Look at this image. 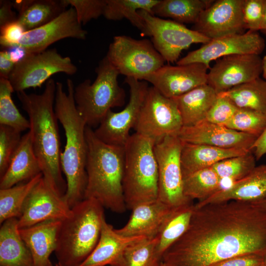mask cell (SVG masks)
I'll return each mask as SVG.
<instances>
[{"mask_svg": "<svg viewBox=\"0 0 266 266\" xmlns=\"http://www.w3.org/2000/svg\"><path fill=\"white\" fill-rule=\"evenodd\" d=\"M266 252V210L231 200L194 206L185 233L164 253V266H213L228 259Z\"/></svg>", "mask_w": 266, "mask_h": 266, "instance_id": "obj_1", "label": "cell"}, {"mask_svg": "<svg viewBox=\"0 0 266 266\" xmlns=\"http://www.w3.org/2000/svg\"><path fill=\"white\" fill-rule=\"evenodd\" d=\"M56 89V82L50 78L41 94L21 91L17 95L29 116L33 146L43 179L54 192L64 197L67 184L61 166L59 121L54 108Z\"/></svg>", "mask_w": 266, "mask_h": 266, "instance_id": "obj_2", "label": "cell"}, {"mask_svg": "<svg viewBox=\"0 0 266 266\" xmlns=\"http://www.w3.org/2000/svg\"><path fill=\"white\" fill-rule=\"evenodd\" d=\"M66 86V92L63 84L56 82L54 109L66 135L65 149L61 154V166L67 184L64 198L71 208L84 198L88 147L85 134L87 125L76 108L75 86L71 79H67Z\"/></svg>", "mask_w": 266, "mask_h": 266, "instance_id": "obj_3", "label": "cell"}, {"mask_svg": "<svg viewBox=\"0 0 266 266\" xmlns=\"http://www.w3.org/2000/svg\"><path fill=\"white\" fill-rule=\"evenodd\" d=\"M85 134L88 147L87 179L84 199H94L104 208L123 213L127 209L122 185L124 146L102 142L87 126Z\"/></svg>", "mask_w": 266, "mask_h": 266, "instance_id": "obj_4", "label": "cell"}, {"mask_svg": "<svg viewBox=\"0 0 266 266\" xmlns=\"http://www.w3.org/2000/svg\"><path fill=\"white\" fill-rule=\"evenodd\" d=\"M105 219L104 207L94 199H84L61 221L55 253L61 266H79L100 239Z\"/></svg>", "mask_w": 266, "mask_h": 266, "instance_id": "obj_5", "label": "cell"}, {"mask_svg": "<svg viewBox=\"0 0 266 266\" xmlns=\"http://www.w3.org/2000/svg\"><path fill=\"white\" fill-rule=\"evenodd\" d=\"M154 145L151 140L135 133L124 146L122 185L128 209L158 200V168Z\"/></svg>", "mask_w": 266, "mask_h": 266, "instance_id": "obj_6", "label": "cell"}, {"mask_svg": "<svg viewBox=\"0 0 266 266\" xmlns=\"http://www.w3.org/2000/svg\"><path fill=\"white\" fill-rule=\"evenodd\" d=\"M96 73L92 83L85 79L75 87L74 92L77 110L91 128L98 127L112 108L123 106L126 97L118 83L119 73L106 56L100 62Z\"/></svg>", "mask_w": 266, "mask_h": 266, "instance_id": "obj_7", "label": "cell"}, {"mask_svg": "<svg viewBox=\"0 0 266 266\" xmlns=\"http://www.w3.org/2000/svg\"><path fill=\"white\" fill-rule=\"evenodd\" d=\"M106 56L119 74L139 80H144L166 62L151 41L127 35L114 36Z\"/></svg>", "mask_w": 266, "mask_h": 266, "instance_id": "obj_8", "label": "cell"}, {"mask_svg": "<svg viewBox=\"0 0 266 266\" xmlns=\"http://www.w3.org/2000/svg\"><path fill=\"white\" fill-rule=\"evenodd\" d=\"M183 123L176 103L155 87H149L136 123L135 133L155 144L168 136L178 135Z\"/></svg>", "mask_w": 266, "mask_h": 266, "instance_id": "obj_9", "label": "cell"}, {"mask_svg": "<svg viewBox=\"0 0 266 266\" xmlns=\"http://www.w3.org/2000/svg\"><path fill=\"white\" fill-rule=\"evenodd\" d=\"M77 71L69 57L62 56L55 48L27 54L16 63L8 80L14 91L41 87L54 74L73 75Z\"/></svg>", "mask_w": 266, "mask_h": 266, "instance_id": "obj_10", "label": "cell"}, {"mask_svg": "<svg viewBox=\"0 0 266 266\" xmlns=\"http://www.w3.org/2000/svg\"><path fill=\"white\" fill-rule=\"evenodd\" d=\"M183 141L178 135L168 136L154 145L158 168V200L171 208L193 201L183 193L180 155Z\"/></svg>", "mask_w": 266, "mask_h": 266, "instance_id": "obj_11", "label": "cell"}, {"mask_svg": "<svg viewBox=\"0 0 266 266\" xmlns=\"http://www.w3.org/2000/svg\"><path fill=\"white\" fill-rule=\"evenodd\" d=\"M138 13L146 24L154 47L168 63H176L182 52L192 44H204L211 40L183 24L155 16L143 10H138Z\"/></svg>", "mask_w": 266, "mask_h": 266, "instance_id": "obj_12", "label": "cell"}, {"mask_svg": "<svg viewBox=\"0 0 266 266\" xmlns=\"http://www.w3.org/2000/svg\"><path fill=\"white\" fill-rule=\"evenodd\" d=\"M125 82L130 88L129 102L119 112L109 111L94 131L102 142L123 147L130 136V130L136 123L149 88L147 82L133 77H126Z\"/></svg>", "mask_w": 266, "mask_h": 266, "instance_id": "obj_13", "label": "cell"}, {"mask_svg": "<svg viewBox=\"0 0 266 266\" xmlns=\"http://www.w3.org/2000/svg\"><path fill=\"white\" fill-rule=\"evenodd\" d=\"M265 48V41L258 32L248 31L211 40L199 48L179 59L176 65L210 63L222 57L237 54L260 55Z\"/></svg>", "mask_w": 266, "mask_h": 266, "instance_id": "obj_14", "label": "cell"}, {"mask_svg": "<svg viewBox=\"0 0 266 266\" xmlns=\"http://www.w3.org/2000/svg\"><path fill=\"white\" fill-rule=\"evenodd\" d=\"M263 58L260 55L237 54L216 60L207 73V84L217 94L260 77Z\"/></svg>", "mask_w": 266, "mask_h": 266, "instance_id": "obj_15", "label": "cell"}, {"mask_svg": "<svg viewBox=\"0 0 266 266\" xmlns=\"http://www.w3.org/2000/svg\"><path fill=\"white\" fill-rule=\"evenodd\" d=\"M87 35V32L77 20L75 9L70 7L48 23L25 32L14 47L23 48L27 54L35 53L46 50L61 39L73 38L84 40Z\"/></svg>", "mask_w": 266, "mask_h": 266, "instance_id": "obj_16", "label": "cell"}, {"mask_svg": "<svg viewBox=\"0 0 266 266\" xmlns=\"http://www.w3.org/2000/svg\"><path fill=\"white\" fill-rule=\"evenodd\" d=\"M244 2V0H214L200 14L193 30L210 40L245 33Z\"/></svg>", "mask_w": 266, "mask_h": 266, "instance_id": "obj_17", "label": "cell"}, {"mask_svg": "<svg viewBox=\"0 0 266 266\" xmlns=\"http://www.w3.org/2000/svg\"><path fill=\"white\" fill-rule=\"evenodd\" d=\"M71 208L46 184L43 177L32 189L18 219L19 229L49 220H62L69 216Z\"/></svg>", "mask_w": 266, "mask_h": 266, "instance_id": "obj_18", "label": "cell"}, {"mask_svg": "<svg viewBox=\"0 0 266 266\" xmlns=\"http://www.w3.org/2000/svg\"><path fill=\"white\" fill-rule=\"evenodd\" d=\"M210 67L202 63L164 65L144 81L151 83L163 95L173 98L207 84Z\"/></svg>", "mask_w": 266, "mask_h": 266, "instance_id": "obj_19", "label": "cell"}, {"mask_svg": "<svg viewBox=\"0 0 266 266\" xmlns=\"http://www.w3.org/2000/svg\"><path fill=\"white\" fill-rule=\"evenodd\" d=\"M178 136L188 143L250 150L257 138L205 120L193 126H183Z\"/></svg>", "mask_w": 266, "mask_h": 266, "instance_id": "obj_20", "label": "cell"}, {"mask_svg": "<svg viewBox=\"0 0 266 266\" xmlns=\"http://www.w3.org/2000/svg\"><path fill=\"white\" fill-rule=\"evenodd\" d=\"M173 208L158 200L139 205L132 210L126 224L116 231L127 237H154Z\"/></svg>", "mask_w": 266, "mask_h": 266, "instance_id": "obj_21", "label": "cell"}, {"mask_svg": "<svg viewBox=\"0 0 266 266\" xmlns=\"http://www.w3.org/2000/svg\"><path fill=\"white\" fill-rule=\"evenodd\" d=\"M266 197V164L256 166L246 176L195 204L200 206L237 200L254 202Z\"/></svg>", "mask_w": 266, "mask_h": 266, "instance_id": "obj_22", "label": "cell"}, {"mask_svg": "<svg viewBox=\"0 0 266 266\" xmlns=\"http://www.w3.org/2000/svg\"><path fill=\"white\" fill-rule=\"evenodd\" d=\"M61 221L49 220L19 229L32 255L33 266H53L50 257L56 250Z\"/></svg>", "mask_w": 266, "mask_h": 266, "instance_id": "obj_23", "label": "cell"}, {"mask_svg": "<svg viewBox=\"0 0 266 266\" xmlns=\"http://www.w3.org/2000/svg\"><path fill=\"white\" fill-rule=\"evenodd\" d=\"M41 172L39 161L33 150L31 133L24 134L8 167L0 177V189L28 181Z\"/></svg>", "mask_w": 266, "mask_h": 266, "instance_id": "obj_24", "label": "cell"}, {"mask_svg": "<svg viewBox=\"0 0 266 266\" xmlns=\"http://www.w3.org/2000/svg\"><path fill=\"white\" fill-rule=\"evenodd\" d=\"M250 151L245 149L223 148L183 142L180 155L183 176L212 167L223 160L241 155Z\"/></svg>", "mask_w": 266, "mask_h": 266, "instance_id": "obj_25", "label": "cell"}, {"mask_svg": "<svg viewBox=\"0 0 266 266\" xmlns=\"http://www.w3.org/2000/svg\"><path fill=\"white\" fill-rule=\"evenodd\" d=\"M143 237H127L121 235L105 219L96 246L79 266H112L128 246Z\"/></svg>", "mask_w": 266, "mask_h": 266, "instance_id": "obj_26", "label": "cell"}, {"mask_svg": "<svg viewBox=\"0 0 266 266\" xmlns=\"http://www.w3.org/2000/svg\"><path fill=\"white\" fill-rule=\"evenodd\" d=\"M217 97L215 91L205 84L172 99L176 104L183 126H191L205 119Z\"/></svg>", "mask_w": 266, "mask_h": 266, "instance_id": "obj_27", "label": "cell"}, {"mask_svg": "<svg viewBox=\"0 0 266 266\" xmlns=\"http://www.w3.org/2000/svg\"><path fill=\"white\" fill-rule=\"evenodd\" d=\"M31 252L22 239L18 218L6 220L0 229V266H33Z\"/></svg>", "mask_w": 266, "mask_h": 266, "instance_id": "obj_28", "label": "cell"}, {"mask_svg": "<svg viewBox=\"0 0 266 266\" xmlns=\"http://www.w3.org/2000/svg\"><path fill=\"white\" fill-rule=\"evenodd\" d=\"M12 3L18 12L17 21L26 32L48 23L66 10L62 0H16Z\"/></svg>", "mask_w": 266, "mask_h": 266, "instance_id": "obj_29", "label": "cell"}, {"mask_svg": "<svg viewBox=\"0 0 266 266\" xmlns=\"http://www.w3.org/2000/svg\"><path fill=\"white\" fill-rule=\"evenodd\" d=\"M159 0H106L103 16L108 20L123 19L139 30L143 36H148L146 24L138 13L143 10L153 14V9Z\"/></svg>", "mask_w": 266, "mask_h": 266, "instance_id": "obj_30", "label": "cell"}, {"mask_svg": "<svg viewBox=\"0 0 266 266\" xmlns=\"http://www.w3.org/2000/svg\"><path fill=\"white\" fill-rule=\"evenodd\" d=\"M195 204L193 201L173 208L163 224L158 236L159 242L156 249V256L161 262L166 251L188 229Z\"/></svg>", "mask_w": 266, "mask_h": 266, "instance_id": "obj_31", "label": "cell"}, {"mask_svg": "<svg viewBox=\"0 0 266 266\" xmlns=\"http://www.w3.org/2000/svg\"><path fill=\"white\" fill-rule=\"evenodd\" d=\"M213 0H159L153 9V15L169 18L181 24L193 23Z\"/></svg>", "mask_w": 266, "mask_h": 266, "instance_id": "obj_32", "label": "cell"}, {"mask_svg": "<svg viewBox=\"0 0 266 266\" xmlns=\"http://www.w3.org/2000/svg\"><path fill=\"white\" fill-rule=\"evenodd\" d=\"M237 107L266 113V80L260 77L218 94Z\"/></svg>", "mask_w": 266, "mask_h": 266, "instance_id": "obj_33", "label": "cell"}, {"mask_svg": "<svg viewBox=\"0 0 266 266\" xmlns=\"http://www.w3.org/2000/svg\"><path fill=\"white\" fill-rule=\"evenodd\" d=\"M183 187L187 199L201 201L222 189L221 179L209 167L183 176Z\"/></svg>", "mask_w": 266, "mask_h": 266, "instance_id": "obj_34", "label": "cell"}, {"mask_svg": "<svg viewBox=\"0 0 266 266\" xmlns=\"http://www.w3.org/2000/svg\"><path fill=\"white\" fill-rule=\"evenodd\" d=\"M43 177L42 173L25 183L10 188L0 189V223L21 216L28 195Z\"/></svg>", "mask_w": 266, "mask_h": 266, "instance_id": "obj_35", "label": "cell"}, {"mask_svg": "<svg viewBox=\"0 0 266 266\" xmlns=\"http://www.w3.org/2000/svg\"><path fill=\"white\" fill-rule=\"evenodd\" d=\"M158 242V235L137 240L128 246L110 266H158L161 263L156 256Z\"/></svg>", "mask_w": 266, "mask_h": 266, "instance_id": "obj_36", "label": "cell"}, {"mask_svg": "<svg viewBox=\"0 0 266 266\" xmlns=\"http://www.w3.org/2000/svg\"><path fill=\"white\" fill-rule=\"evenodd\" d=\"M14 90L8 79L0 78V125L20 132L30 129V122L19 111L11 97Z\"/></svg>", "mask_w": 266, "mask_h": 266, "instance_id": "obj_37", "label": "cell"}, {"mask_svg": "<svg viewBox=\"0 0 266 266\" xmlns=\"http://www.w3.org/2000/svg\"><path fill=\"white\" fill-rule=\"evenodd\" d=\"M256 159L252 151L244 154L223 160L212 167L221 180L233 183L248 175L256 167Z\"/></svg>", "mask_w": 266, "mask_h": 266, "instance_id": "obj_38", "label": "cell"}, {"mask_svg": "<svg viewBox=\"0 0 266 266\" xmlns=\"http://www.w3.org/2000/svg\"><path fill=\"white\" fill-rule=\"evenodd\" d=\"M225 127L258 137L266 128V113L238 108Z\"/></svg>", "mask_w": 266, "mask_h": 266, "instance_id": "obj_39", "label": "cell"}, {"mask_svg": "<svg viewBox=\"0 0 266 266\" xmlns=\"http://www.w3.org/2000/svg\"><path fill=\"white\" fill-rule=\"evenodd\" d=\"M21 132L7 126L0 125V176L7 170L20 142Z\"/></svg>", "mask_w": 266, "mask_h": 266, "instance_id": "obj_40", "label": "cell"}, {"mask_svg": "<svg viewBox=\"0 0 266 266\" xmlns=\"http://www.w3.org/2000/svg\"><path fill=\"white\" fill-rule=\"evenodd\" d=\"M66 7H73L80 24L85 25L103 14L106 0H62Z\"/></svg>", "mask_w": 266, "mask_h": 266, "instance_id": "obj_41", "label": "cell"}, {"mask_svg": "<svg viewBox=\"0 0 266 266\" xmlns=\"http://www.w3.org/2000/svg\"><path fill=\"white\" fill-rule=\"evenodd\" d=\"M238 108L229 99L218 95L205 120L212 123L225 126Z\"/></svg>", "mask_w": 266, "mask_h": 266, "instance_id": "obj_42", "label": "cell"}, {"mask_svg": "<svg viewBox=\"0 0 266 266\" xmlns=\"http://www.w3.org/2000/svg\"><path fill=\"white\" fill-rule=\"evenodd\" d=\"M265 0H244L243 19L245 30H261L264 18Z\"/></svg>", "mask_w": 266, "mask_h": 266, "instance_id": "obj_43", "label": "cell"}, {"mask_svg": "<svg viewBox=\"0 0 266 266\" xmlns=\"http://www.w3.org/2000/svg\"><path fill=\"white\" fill-rule=\"evenodd\" d=\"M0 32L1 46L10 48L18 43L26 31L17 20L0 27Z\"/></svg>", "mask_w": 266, "mask_h": 266, "instance_id": "obj_44", "label": "cell"}, {"mask_svg": "<svg viewBox=\"0 0 266 266\" xmlns=\"http://www.w3.org/2000/svg\"><path fill=\"white\" fill-rule=\"evenodd\" d=\"M264 254H249L234 257L213 266H263Z\"/></svg>", "mask_w": 266, "mask_h": 266, "instance_id": "obj_45", "label": "cell"}, {"mask_svg": "<svg viewBox=\"0 0 266 266\" xmlns=\"http://www.w3.org/2000/svg\"><path fill=\"white\" fill-rule=\"evenodd\" d=\"M12 1H0V27L17 20V15L13 10Z\"/></svg>", "mask_w": 266, "mask_h": 266, "instance_id": "obj_46", "label": "cell"}, {"mask_svg": "<svg viewBox=\"0 0 266 266\" xmlns=\"http://www.w3.org/2000/svg\"><path fill=\"white\" fill-rule=\"evenodd\" d=\"M15 63L11 60L8 51L0 52V78L8 79Z\"/></svg>", "mask_w": 266, "mask_h": 266, "instance_id": "obj_47", "label": "cell"}, {"mask_svg": "<svg viewBox=\"0 0 266 266\" xmlns=\"http://www.w3.org/2000/svg\"><path fill=\"white\" fill-rule=\"evenodd\" d=\"M251 150L256 161H258L266 154V128L263 133L257 138Z\"/></svg>", "mask_w": 266, "mask_h": 266, "instance_id": "obj_48", "label": "cell"}, {"mask_svg": "<svg viewBox=\"0 0 266 266\" xmlns=\"http://www.w3.org/2000/svg\"><path fill=\"white\" fill-rule=\"evenodd\" d=\"M260 31L266 33V0H265L264 18Z\"/></svg>", "mask_w": 266, "mask_h": 266, "instance_id": "obj_49", "label": "cell"}, {"mask_svg": "<svg viewBox=\"0 0 266 266\" xmlns=\"http://www.w3.org/2000/svg\"><path fill=\"white\" fill-rule=\"evenodd\" d=\"M253 202L262 208L266 210V197L259 200L254 201Z\"/></svg>", "mask_w": 266, "mask_h": 266, "instance_id": "obj_50", "label": "cell"}, {"mask_svg": "<svg viewBox=\"0 0 266 266\" xmlns=\"http://www.w3.org/2000/svg\"><path fill=\"white\" fill-rule=\"evenodd\" d=\"M262 75L266 80V55L263 58Z\"/></svg>", "mask_w": 266, "mask_h": 266, "instance_id": "obj_51", "label": "cell"}, {"mask_svg": "<svg viewBox=\"0 0 266 266\" xmlns=\"http://www.w3.org/2000/svg\"><path fill=\"white\" fill-rule=\"evenodd\" d=\"M263 266H266V252L265 254H264V263H263Z\"/></svg>", "mask_w": 266, "mask_h": 266, "instance_id": "obj_52", "label": "cell"}, {"mask_svg": "<svg viewBox=\"0 0 266 266\" xmlns=\"http://www.w3.org/2000/svg\"><path fill=\"white\" fill-rule=\"evenodd\" d=\"M55 266H60L57 263L55 264Z\"/></svg>", "mask_w": 266, "mask_h": 266, "instance_id": "obj_53", "label": "cell"}, {"mask_svg": "<svg viewBox=\"0 0 266 266\" xmlns=\"http://www.w3.org/2000/svg\"><path fill=\"white\" fill-rule=\"evenodd\" d=\"M161 266H164V265L162 264L161 262Z\"/></svg>", "mask_w": 266, "mask_h": 266, "instance_id": "obj_54", "label": "cell"}, {"mask_svg": "<svg viewBox=\"0 0 266 266\" xmlns=\"http://www.w3.org/2000/svg\"><path fill=\"white\" fill-rule=\"evenodd\" d=\"M161 266V263H160V264L159 266Z\"/></svg>", "mask_w": 266, "mask_h": 266, "instance_id": "obj_55", "label": "cell"}]
</instances>
